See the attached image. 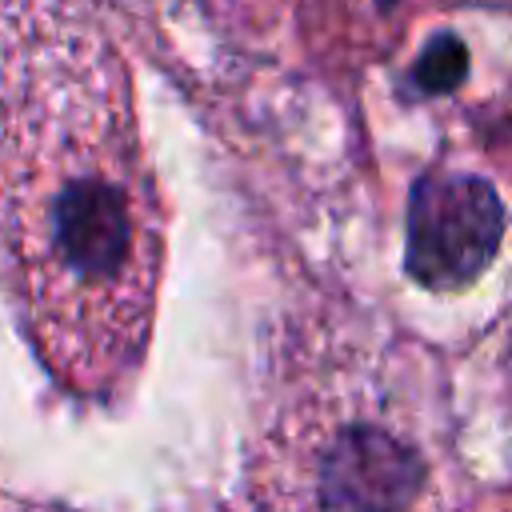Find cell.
<instances>
[{"label": "cell", "mask_w": 512, "mask_h": 512, "mask_svg": "<svg viewBox=\"0 0 512 512\" xmlns=\"http://www.w3.org/2000/svg\"><path fill=\"white\" fill-rule=\"evenodd\" d=\"M36 208H8V256L20 296L48 312L64 296H104L136 260V208L128 184L104 168H72L48 180Z\"/></svg>", "instance_id": "cell-1"}, {"label": "cell", "mask_w": 512, "mask_h": 512, "mask_svg": "<svg viewBox=\"0 0 512 512\" xmlns=\"http://www.w3.org/2000/svg\"><path fill=\"white\" fill-rule=\"evenodd\" d=\"M424 488V460L384 428H344L320 460V512H404Z\"/></svg>", "instance_id": "cell-3"}, {"label": "cell", "mask_w": 512, "mask_h": 512, "mask_svg": "<svg viewBox=\"0 0 512 512\" xmlns=\"http://www.w3.org/2000/svg\"><path fill=\"white\" fill-rule=\"evenodd\" d=\"M464 76H468V48H464V40L452 36V32L432 36V40L420 48L416 64H412V84H416L420 92H428V96H440V92L460 88Z\"/></svg>", "instance_id": "cell-4"}, {"label": "cell", "mask_w": 512, "mask_h": 512, "mask_svg": "<svg viewBox=\"0 0 512 512\" xmlns=\"http://www.w3.org/2000/svg\"><path fill=\"white\" fill-rule=\"evenodd\" d=\"M504 224V204L484 176L428 172L408 196L404 272L428 292L468 288L496 260Z\"/></svg>", "instance_id": "cell-2"}, {"label": "cell", "mask_w": 512, "mask_h": 512, "mask_svg": "<svg viewBox=\"0 0 512 512\" xmlns=\"http://www.w3.org/2000/svg\"><path fill=\"white\" fill-rule=\"evenodd\" d=\"M376 4H380V8H384V12H388V8H392V4H396V0H376Z\"/></svg>", "instance_id": "cell-5"}, {"label": "cell", "mask_w": 512, "mask_h": 512, "mask_svg": "<svg viewBox=\"0 0 512 512\" xmlns=\"http://www.w3.org/2000/svg\"><path fill=\"white\" fill-rule=\"evenodd\" d=\"M508 360H512V332H508Z\"/></svg>", "instance_id": "cell-6"}]
</instances>
